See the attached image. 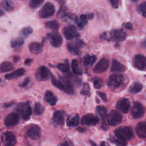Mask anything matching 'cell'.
I'll use <instances>...</instances> for the list:
<instances>
[{
  "label": "cell",
  "mask_w": 146,
  "mask_h": 146,
  "mask_svg": "<svg viewBox=\"0 0 146 146\" xmlns=\"http://www.w3.org/2000/svg\"><path fill=\"white\" fill-rule=\"evenodd\" d=\"M103 35L106 39L118 42L124 40L126 38L127 34L122 29H115L110 31L108 35L104 34Z\"/></svg>",
  "instance_id": "cell-1"
},
{
  "label": "cell",
  "mask_w": 146,
  "mask_h": 146,
  "mask_svg": "<svg viewBox=\"0 0 146 146\" xmlns=\"http://www.w3.org/2000/svg\"><path fill=\"white\" fill-rule=\"evenodd\" d=\"M125 81V77L121 74L111 75L107 79V85L112 89H116L121 86Z\"/></svg>",
  "instance_id": "cell-2"
},
{
  "label": "cell",
  "mask_w": 146,
  "mask_h": 146,
  "mask_svg": "<svg viewBox=\"0 0 146 146\" xmlns=\"http://www.w3.org/2000/svg\"><path fill=\"white\" fill-rule=\"evenodd\" d=\"M17 113L25 120H27L30 119L31 115V108L29 102L21 103L17 105L15 108Z\"/></svg>",
  "instance_id": "cell-3"
},
{
  "label": "cell",
  "mask_w": 146,
  "mask_h": 146,
  "mask_svg": "<svg viewBox=\"0 0 146 146\" xmlns=\"http://www.w3.org/2000/svg\"><path fill=\"white\" fill-rule=\"evenodd\" d=\"M114 134L116 137L127 141L129 140L133 136L132 129L128 127H120L116 129L114 131Z\"/></svg>",
  "instance_id": "cell-4"
},
{
  "label": "cell",
  "mask_w": 146,
  "mask_h": 146,
  "mask_svg": "<svg viewBox=\"0 0 146 146\" xmlns=\"http://www.w3.org/2000/svg\"><path fill=\"white\" fill-rule=\"evenodd\" d=\"M55 11L54 5L50 2H46L39 11V16L40 18L45 19L52 17Z\"/></svg>",
  "instance_id": "cell-5"
},
{
  "label": "cell",
  "mask_w": 146,
  "mask_h": 146,
  "mask_svg": "<svg viewBox=\"0 0 146 146\" xmlns=\"http://www.w3.org/2000/svg\"><path fill=\"white\" fill-rule=\"evenodd\" d=\"M1 139L4 146H14L17 143L15 135L10 131L4 132L2 135Z\"/></svg>",
  "instance_id": "cell-6"
},
{
  "label": "cell",
  "mask_w": 146,
  "mask_h": 146,
  "mask_svg": "<svg viewBox=\"0 0 146 146\" xmlns=\"http://www.w3.org/2000/svg\"><path fill=\"white\" fill-rule=\"evenodd\" d=\"M110 66V60L108 59L103 58L95 64L93 68V72L96 74L103 73L107 70Z\"/></svg>",
  "instance_id": "cell-7"
},
{
  "label": "cell",
  "mask_w": 146,
  "mask_h": 146,
  "mask_svg": "<svg viewBox=\"0 0 146 146\" xmlns=\"http://www.w3.org/2000/svg\"><path fill=\"white\" fill-rule=\"evenodd\" d=\"M131 115L135 119H140L142 117L145 113V110L142 104L139 102L133 103L131 108Z\"/></svg>",
  "instance_id": "cell-8"
},
{
  "label": "cell",
  "mask_w": 146,
  "mask_h": 146,
  "mask_svg": "<svg viewBox=\"0 0 146 146\" xmlns=\"http://www.w3.org/2000/svg\"><path fill=\"white\" fill-rule=\"evenodd\" d=\"M108 123L110 125L115 126L121 123L122 120L121 115L116 110H112L107 116Z\"/></svg>",
  "instance_id": "cell-9"
},
{
  "label": "cell",
  "mask_w": 146,
  "mask_h": 146,
  "mask_svg": "<svg viewBox=\"0 0 146 146\" xmlns=\"http://www.w3.org/2000/svg\"><path fill=\"white\" fill-rule=\"evenodd\" d=\"M50 75V72L46 66H42L36 70L35 78L38 81H45L48 79Z\"/></svg>",
  "instance_id": "cell-10"
},
{
  "label": "cell",
  "mask_w": 146,
  "mask_h": 146,
  "mask_svg": "<svg viewBox=\"0 0 146 146\" xmlns=\"http://www.w3.org/2000/svg\"><path fill=\"white\" fill-rule=\"evenodd\" d=\"M63 34L66 39L71 40L79 36L76 27L74 25H69L65 27L63 30Z\"/></svg>",
  "instance_id": "cell-11"
},
{
  "label": "cell",
  "mask_w": 146,
  "mask_h": 146,
  "mask_svg": "<svg viewBox=\"0 0 146 146\" xmlns=\"http://www.w3.org/2000/svg\"><path fill=\"white\" fill-rule=\"evenodd\" d=\"M47 38L51 46L54 47H59L62 44V37L59 34L57 33H48L47 34Z\"/></svg>",
  "instance_id": "cell-12"
},
{
  "label": "cell",
  "mask_w": 146,
  "mask_h": 146,
  "mask_svg": "<svg viewBox=\"0 0 146 146\" xmlns=\"http://www.w3.org/2000/svg\"><path fill=\"white\" fill-rule=\"evenodd\" d=\"M19 121V117L16 113H10L8 114L4 120L5 124L7 127H13L16 125Z\"/></svg>",
  "instance_id": "cell-13"
},
{
  "label": "cell",
  "mask_w": 146,
  "mask_h": 146,
  "mask_svg": "<svg viewBox=\"0 0 146 146\" xmlns=\"http://www.w3.org/2000/svg\"><path fill=\"white\" fill-rule=\"evenodd\" d=\"M133 65L139 70H145L146 68V58L145 56L141 54L136 55L133 60Z\"/></svg>",
  "instance_id": "cell-14"
},
{
  "label": "cell",
  "mask_w": 146,
  "mask_h": 146,
  "mask_svg": "<svg viewBox=\"0 0 146 146\" xmlns=\"http://www.w3.org/2000/svg\"><path fill=\"white\" fill-rule=\"evenodd\" d=\"M99 121V118L92 113H88L84 115L81 119V122L86 125H96Z\"/></svg>",
  "instance_id": "cell-15"
},
{
  "label": "cell",
  "mask_w": 146,
  "mask_h": 146,
  "mask_svg": "<svg viewBox=\"0 0 146 146\" xmlns=\"http://www.w3.org/2000/svg\"><path fill=\"white\" fill-rule=\"evenodd\" d=\"M116 107L121 112L126 113L128 112L130 108L129 100L126 98L121 99L117 102Z\"/></svg>",
  "instance_id": "cell-16"
},
{
  "label": "cell",
  "mask_w": 146,
  "mask_h": 146,
  "mask_svg": "<svg viewBox=\"0 0 146 146\" xmlns=\"http://www.w3.org/2000/svg\"><path fill=\"white\" fill-rule=\"evenodd\" d=\"M26 133L27 135L31 139L33 140H36L40 137V128L36 125H33L27 129Z\"/></svg>",
  "instance_id": "cell-17"
},
{
  "label": "cell",
  "mask_w": 146,
  "mask_h": 146,
  "mask_svg": "<svg viewBox=\"0 0 146 146\" xmlns=\"http://www.w3.org/2000/svg\"><path fill=\"white\" fill-rule=\"evenodd\" d=\"M126 70L125 66L115 59L112 61L111 71L115 72H123Z\"/></svg>",
  "instance_id": "cell-18"
},
{
  "label": "cell",
  "mask_w": 146,
  "mask_h": 146,
  "mask_svg": "<svg viewBox=\"0 0 146 146\" xmlns=\"http://www.w3.org/2000/svg\"><path fill=\"white\" fill-rule=\"evenodd\" d=\"M63 84V90L66 94L69 95H73L74 94V89L72 83L68 78H62V79Z\"/></svg>",
  "instance_id": "cell-19"
},
{
  "label": "cell",
  "mask_w": 146,
  "mask_h": 146,
  "mask_svg": "<svg viewBox=\"0 0 146 146\" xmlns=\"http://www.w3.org/2000/svg\"><path fill=\"white\" fill-rule=\"evenodd\" d=\"M29 50L34 54H38L43 50V44L39 42H32L29 44Z\"/></svg>",
  "instance_id": "cell-20"
},
{
  "label": "cell",
  "mask_w": 146,
  "mask_h": 146,
  "mask_svg": "<svg viewBox=\"0 0 146 146\" xmlns=\"http://www.w3.org/2000/svg\"><path fill=\"white\" fill-rule=\"evenodd\" d=\"M25 70L23 68H20L11 73L6 74L5 77L6 79L8 80H11V79H16L22 76L25 74Z\"/></svg>",
  "instance_id": "cell-21"
},
{
  "label": "cell",
  "mask_w": 146,
  "mask_h": 146,
  "mask_svg": "<svg viewBox=\"0 0 146 146\" xmlns=\"http://www.w3.org/2000/svg\"><path fill=\"white\" fill-rule=\"evenodd\" d=\"M136 132L140 138H145L146 136V125L145 121L140 122L136 128Z\"/></svg>",
  "instance_id": "cell-22"
},
{
  "label": "cell",
  "mask_w": 146,
  "mask_h": 146,
  "mask_svg": "<svg viewBox=\"0 0 146 146\" xmlns=\"http://www.w3.org/2000/svg\"><path fill=\"white\" fill-rule=\"evenodd\" d=\"M44 99L51 106H54L57 100V98L55 95L51 91H46L44 93Z\"/></svg>",
  "instance_id": "cell-23"
},
{
  "label": "cell",
  "mask_w": 146,
  "mask_h": 146,
  "mask_svg": "<svg viewBox=\"0 0 146 146\" xmlns=\"http://www.w3.org/2000/svg\"><path fill=\"white\" fill-rule=\"evenodd\" d=\"M53 121L58 125H62L64 123V117L61 112L55 111L52 115Z\"/></svg>",
  "instance_id": "cell-24"
},
{
  "label": "cell",
  "mask_w": 146,
  "mask_h": 146,
  "mask_svg": "<svg viewBox=\"0 0 146 146\" xmlns=\"http://www.w3.org/2000/svg\"><path fill=\"white\" fill-rule=\"evenodd\" d=\"M67 48L68 51L74 55H79L80 54L79 46L76 43H68L67 44Z\"/></svg>",
  "instance_id": "cell-25"
},
{
  "label": "cell",
  "mask_w": 146,
  "mask_h": 146,
  "mask_svg": "<svg viewBox=\"0 0 146 146\" xmlns=\"http://www.w3.org/2000/svg\"><path fill=\"white\" fill-rule=\"evenodd\" d=\"M143 88V84L140 82H135L133 83L129 88V92L131 94H135L140 92Z\"/></svg>",
  "instance_id": "cell-26"
},
{
  "label": "cell",
  "mask_w": 146,
  "mask_h": 146,
  "mask_svg": "<svg viewBox=\"0 0 146 146\" xmlns=\"http://www.w3.org/2000/svg\"><path fill=\"white\" fill-rule=\"evenodd\" d=\"M79 123V115L74 114L70 116L67 120V124L69 127L76 126Z\"/></svg>",
  "instance_id": "cell-27"
},
{
  "label": "cell",
  "mask_w": 146,
  "mask_h": 146,
  "mask_svg": "<svg viewBox=\"0 0 146 146\" xmlns=\"http://www.w3.org/2000/svg\"><path fill=\"white\" fill-rule=\"evenodd\" d=\"M14 66L10 62H3L0 64V72H5L13 70Z\"/></svg>",
  "instance_id": "cell-28"
},
{
  "label": "cell",
  "mask_w": 146,
  "mask_h": 146,
  "mask_svg": "<svg viewBox=\"0 0 146 146\" xmlns=\"http://www.w3.org/2000/svg\"><path fill=\"white\" fill-rule=\"evenodd\" d=\"M96 60V57L92 55H87L83 58V63L86 66H91Z\"/></svg>",
  "instance_id": "cell-29"
},
{
  "label": "cell",
  "mask_w": 146,
  "mask_h": 146,
  "mask_svg": "<svg viewBox=\"0 0 146 146\" xmlns=\"http://www.w3.org/2000/svg\"><path fill=\"white\" fill-rule=\"evenodd\" d=\"M96 112L103 120H104L107 118V111L106 108L104 106H97L96 107Z\"/></svg>",
  "instance_id": "cell-30"
},
{
  "label": "cell",
  "mask_w": 146,
  "mask_h": 146,
  "mask_svg": "<svg viewBox=\"0 0 146 146\" xmlns=\"http://www.w3.org/2000/svg\"><path fill=\"white\" fill-rule=\"evenodd\" d=\"M44 25H45V26L47 27V28L55 31L58 30L59 27V25L58 22L55 20L47 21L44 23Z\"/></svg>",
  "instance_id": "cell-31"
},
{
  "label": "cell",
  "mask_w": 146,
  "mask_h": 146,
  "mask_svg": "<svg viewBox=\"0 0 146 146\" xmlns=\"http://www.w3.org/2000/svg\"><path fill=\"white\" fill-rule=\"evenodd\" d=\"M72 69L73 71V72L76 75H82V71L81 68H80L78 62L76 59H74L72 61L71 63Z\"/></svg>",
  "instance_id": "cell-32"
},
{
  "label": "cell",
  "mask_w": 146,
  "mask_h": 146,
  "mask_svg": "<svg viewBox=\"0 0 146 146\" xmlns=\"http://www.w3.org/2000/svg\"><path fill=\"white\" fill-rule=\"evenodd\" d=\"M24 43V39L22 38H14L11 40L10 45L13 48H16L21 46Z\"/></svg>",
  "instance_id": "cell-33"
},
{
  "label": "cell",
  "mask_w": 146,
  "mask_h": 146,
  "mask_svg": "<svg viewBox=\"0 0 146 146\" xmlns=\"http://www.w3.org/2000/svg\"><path fill=\"white\" fill-rule=\"evenodd\" d=\"M2 5L5 10L7 11H11L14 9V5L11 0H3Z\"/></svg>",
  "instance_id": "cell-34"
},
{
  "label": "cell",
  "mask_w": 146,
  "mask_h": 146,
  "mask_svg": "<svg viewBox=\"0 0 146 146\" xmlns=\"http://www.w3.org/2000/svg\"><path fill=\"white\" fill-rule=\"evenodd\" d=\"M51 81L52 84L57 88L60 90H63V84L62 82H61L60 80H58L55 77H54L52 75H51Z\"/></svg>",
  "instance_id": "cell-35"
},
{
  "label": "cell",
  "mask_w": 146,
  "mask_h": 146,
  "mask_svg": "<svg viewBox=\"0 0 146 146\" xmlns=\"http://www.w3.org/2000/svg\"><path fill=\"white\" fill-rule=\"evenodd\" d=\"M33 31V29L31 27L27 26L23 28L20 31V35L23 38H27L29 36Z\"/></svg>",
  "instance_id": "cell-36"
},
{
  "label": "cell",
  "mask_w": 146,
  "mask_h": 146,
  "mask_svg": "<svg viewBox=\"0 0 146 146\" xmlns=\"http://www.w3.org/2000/svg\"><path fill=\"white\" fill-rule=\"evenodd\" d=\"M68 14V13L67 11V9L66 6H62L59 9L58 13H57V17L59 18H63L65 17H67Z\"/></svg>",
  "instance_id": "cell-37"
},
{
  "label": "cell",
  "mask_w": 146,
  "mask_h": 146,
  "mask_svg": "<svg viewBox=\"0 0 146 146\" xmlns=\"http://www.w3.org/2000/svg\"><path fill=\"white\" fill-rule=\"evenodd\" d=\"M43 2L44 0H29V6L31 9H36L39 7Z\"/></svg>",
  "instance_id": "cell-38"
},
{
  "label": "cell",
  "mask_w": 146,
  "mask_h": 146,
  "mask_svg": "<svg viewBox=\"0 0 146 146\" xmlns=\"http://www.w3.org/2000/svg\"><path fill=\"white\" fill-rule=\"evenodd\" d=\"M43 112V106L38 102L35 103L34 108V113L35 115H39L42 114Z\"/></svg>",
  "instance_id": "cell-39"
},
{
  "label": "cell",
  "mask_w": 146,
  "mask_h": 146,
  "mask_svg": "<svg viewBox=\"0 0 146 146\" xmlns=\"http://www.w3.org/2000/svg\"><path fill=\"white\" fill-rule=\"evenodd\" d=\"M138 12L144 17L146 16V2H143L137 6Z\"/></svg>",
  "instance_id": "cell-40"
},
{
  "label": "cell",
  "mask_w": 146,
  "mask_h": 146,
  "mask_svg": "<svg viewBox=\"0 0 146 146\" xmlns=\"http://www.w3.org/2000/svg\"><path fill=\"white\" fill-rule=\"evenodd\" d=\"M112 142L115 143L117 146H125L127 145V141L119 139L118 137H112L111 139Z\"/></svg>",
  "instance_id": "cell-41"
},
{
  "label": "cell",
  "mask_w": 146,
  "mask_h": 146,
  "mask_svg": "<svg viewBox=\"0 0 146 146\" xmlns=\"http://www.w3.org/2000/svg\"><path fill=\"white\" fill-rule=\"evenodd\" d=\"M57 68L62 72H68L70 70V66L67 63H59L57 65Z\"/></svg>",
  "instance_id": "cell-42"
},
{
  "label": "cell",
  "mask_w": 146,
  "mask_h": 146,
  "mask_svg": "<svg viewBox=\"0 0 146 146\" xmlns=\"http://www.w3.org/2000/svg\"><path fill=\"white\" fill-rule=\"evenodd\" d=\"M92 80H93V83H94V87L95 88L99 89L102 86L103 82H102V80L100 78H99L98 77H95V78H93Z\"/></svg>",
  "instance_id": "cell-43"
},
{
  "label": "cell",
  "mask_w": 146,
  "mask_h": 146,
  "mask_svg": "<svg viewBox=\"0 0 146 146\" xmlns=\"http://www.w3.org/2000/svg\"><path fill=\"white\" fill-rule=\"evenodd\" d=\"M80 93L82 94L85 95H90V87L87 83H85L83 85V87L80 91Z\"/></svg>",
  "instance_id": "cell-44"
},
{
  "label": "cell",
  "mask_w": 146,
  "mask_h": 146,
  "mask_svg": "<svg viewBox=\"0 0 146 146\" xmlns=\"http://www.w3.org/2000/svg\"><path fill=\"white\" fill-rule=\"evenodd\" d=\"M112 7L114 9H117L120 3V0H108Z\"/></svg>",
  "instance_id": "cell-45"
},
{
  "label": "cell",
  "mask_w": 146,
  "mask_h": 146,
  "mask_svg": "<svg viewBox=\"0 0 146 146\" xmlns=\"http://www.w3.org/2000/svg\"><path fill=\"white\" fill-rule=\"evenodd\" d=\"M123 26L124 27L125 29H129V30H132V24L131 22H126V23H124L123 24Z\"/></svg>",
  "instance_id": "cell-46"
},
{
  "label": "cell",
  "mask_w": 146,
  "mask_h": 146,
  "mask_svg": "<svg viewBox=\"0 0 146 146\" xmlns=\"http://www.w3.org/2000/svg\"><path fill=\"white\" fill-rule=\"evenodd\" d=\"M29 81H30L29 78H26L24 80V81L20 84V86L22 87H26V86H27V84H29Z\"/></svg>",
  "instance_id": "cell-47"
},
{
  "label": "cell",
  "mask_w": 146,
  "mask_h": 146,
  "mask_svg": "<svg viewBox=\"0 0 146 146\" xmlns=\"http://www.w3.org/2000/svg\"><path fill=\"white\" fill-rule=\"evenodd\" d=\"M98 94L99 96L101 98V99H102L103 101L106 102V101L107 100V96H106V95L105 93L102 92H98Z\"/></svg>",
  "instance_id": "cell-48"
},
{
  "label": "cell",
  "mask_w": 146,
  "mask_h": 146,
  "mask_svg": "<svg viewBox=\"0 0 146 146\" xmlns=\"http://www.w3.org/2000/svg\"><path fill=\"white\" fill-rule=\"evenodd\" d=\"M58 146H72V144L68 141H64L63 143H60Z\"/></svg>",
  "instance_id": "cell-49"
},
{
  "label": "cell",
  "mask_w": 146,
  "mask_h": 146,
  "mask_svg": "<svg viewBox=\"0 0 146 146\" xmlns=\"http://www.w3.org/2000/svg\"><path fill=\"white\" fill-rule=\"evenodd\" d=\"M86 18L88 20V19H91L92 18H93L94 17V14L93 13H88V14H84Z\"/></svg>",
  "instance_id": "cell-50"
},
{
  "label": "cell",
  "mask_w": 146,
  "mask_h": 146,
  "mask_svg": "<svg viewBox=\"0 0 146 146\" xmlns=\"http://www.w3.org/2000/svg\"><path fill=\"white\" fill-rule=\"evenodd\" d=\"M56 1L58 3H59L60 5H64V3H65V0H56Z\"/></svg>",
  "instance_id": "cell-51"
},
{
  "label": "cell",
  "mask_w": 146,
  "mask_h": 146,
  "mask_svg": "<svg viewBox=\"0 0 146 146\" xmlns=\"http://www.w3.org/2000/svg\"><path fill=\"white\" fill-rule=\"evenodd\" d=\"M31 62H32L31 59H27L25 61V64H29Z\"/></svg>",
  "instance_id": "cell-52"
},
{
  "label": "cell",
  "mask_w": 146,
  "mask_h": 146,
  "mask_svg": "<svg viewBox=\"0 0 146 146\" xmlns=\"http://www.w3.org/2000/svg\"><path fill=\"white\" fill-rule=\"evenodd\" d=\"M18 59H19V56H15L14 60L15 62H17Z\"/></svg>",
  "instance_id": "cell-53"
},
{
  "label": "cell",
  "mask_w": 146,
  "mask_h": 146,
  "mask_svg": "<svg viewBox=\"0 0 146 146\" xmlns=\"http://www.w3.org/2000/svg\"><path fill=\"white\" fill-rule=\"evenodd\" d=\"M3 14H4V13H3V11L2 10H0V17L2 16Z\"/></svg>",
  "instance_id": "cell-54"
},
{
  "label": "cell",
  "mask_w": 146,
  "mask_h": 146,
  "mask_svg": "<svg viewBox=\"0 0 146 146\" xmlns=\"http://www.w3.org/2000/svg\"><path fill=\"white\" fill-rule=\"evenodd\" d=\"M143 44L144 47H145V39H144V40L143 42Z\"/></svg>",
  "instance_id": "cell-55"
},
{
  "label": "cell",
  "mask_w": 146,
  "mask_h": 146,
  "mask_svg": "<svg viewBox=\"0 0 146 146\" xmlns=\"http://www.w3.org/2000/svg\"><path fill=\"white\" fill-rule=\"evenodd\" d=\"M131 2H134V3H135V2H138V1L139 0H130Z\"/></svg>",
  "instance_id": "cell-56"
},
{
  "label": "cell",
  "mask_w": 146,
  "mask_h": 146,
  "mask_svg": "<svg viewBox=\"0 0 146 146\" xmlns=\"http://www.w3.org/2000/svg\"><path fill=\"white\" fill-rule=\"evenodd\" d=\"M100 146H106V144L104 142H103V143H101V145Z\"/></svg>",
  "instance_id": "cell-57"
},
{
  "label": "cell",
  "mask_w": 146,
  "mask_h": 146,
  "mask_svg": "<svg viewBox=\"0 0 146 146\" xmlns=\"http://www.w3.org/2000/svg\"><path fill=\"white\" fill-rule=\"evenodd\" d=\"M0 146H1V145H0Z\"/></svg>",
  "instance_id": "cell-58"
}]
</instances>
